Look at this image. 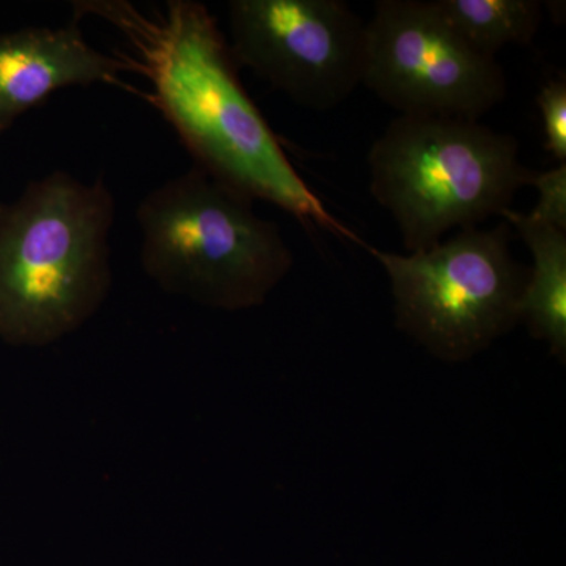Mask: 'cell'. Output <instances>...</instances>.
Segmentation results:
<instances>
[{
	"label": "cell",
	"mask_w": 566,
	"mask_h": 566,
	"mask_svg": "<svg viewBox=\"0 0 566 566\" xmlns=\"http://www.w3.org/2000/svg\"><path fill=\"white\" fill-rule=\"evenodd\" d=\"M115 197L54 170L0 203V338L43 348L76 333L112 289Z\"/></svg>",
	"instance_id": "2"
},
{
	"label": "cell",
	"mask_w": 566,
	"mask_h": 566,
	"mask_svg": "<svg viewBox=\"0 0 566 566\" xmlns=\"http://www.w3.org/2000/svg\"><path fill=\"white\" fill-rule=\"evenodd\" d=\"M125 71H136L133 59L93 48L77 20L0 33V136L52 93L93 84L122 87Z\"/></svg>",
	"instance_id": "8"
},
{
	"label": "cell",
	"mask_w": 566,
	"mask_h": 566,
	"mask_svg": "<svg viewBox=\"0 0 566 566\" xmlns=\"http://www.w3.org/2000/svg\"><path fill=\"white\" fill-rule=\"evenodd\" d=\"M542 112L546 151L558 164H566V81L549 80L536 96Z\"/></svg>",
	"instance_id": "11"
},
{
	"label": "cell",
	"mask_w": 566,
	"mask_h": 566,
	"mask_svg": "<svg viewBox=\"0 0 566 566\" xmlns=\"http://www.w3.org/2000/svg\"><path fill=\"white\" fill-rule=\"evenodd\" d=\"M363 85L398 115L480 120L504 102L497 59L469 46L434 0H379L365 22Z\"/></svg>",
	"instance_id": "6"
},
{
	"label": "cell",
	"mask_w": 566,
	"mask_h": 566,
	"mask_svg": "<svg viewBox=\"0 0 566 566\" xmlns=\"http://www.w3.org/2000/svg\"><path fill=\"white\" fill-rule=\"evenodd\" d=\"M73 6L74 20L95 14L126 36L136 52V73L153 85L145 99L177 132L193 166L251 200L275 205L305 226L365 244L297 174L245 91L229 41L207 6L169 0L153 14L125 0Z\"/></svg>",
	"instance_id": "1"
},
{
	"label": "cell",
	"mask_w": 566,
	"mask_h": 566,
	"mask_svg": "<svg viewBox=\"0 0 566 566\" xmlns=\"http://www.w3.org/2000/svg\"><path fill=\"white\" fill-rule=\"evenodd\" d=\"M234 62L305 109L333 111L363 85L365 22L344 0H232Z\"/></svg>",
	"instance_id": "7"
},
{
	"label": "cell",
	"mask_w": 566,
	"mask_h": 566,
	"mask_svg": "<svg viewBox=\"0 0 566 566\" xmlns=\"http://www.w3.org/2000/svg\"><path fill=\"white\" fill-rule=\"evenodd\" d=\"M531 251L534 268L527 273L520 301V322L549 345L562 363L566 357V232L536 222L513 208L502 212Z\"/></svg>",
	"instance_id": "9"
},
{
	"label": "cell",
	"mask_w": 566,
	"mask_h": 566,
	"mask_svg": "<svg viewBox=\"0 0 566 566\" xmlns=\"http://www.w3.org/2000/svg\"><path fill=\"white\" fill-rule=\"evenodd\" d=\"M528 186L538 192V202L528 218L566 232V164L545 172H534Z\"/></svg>",
	"instance_id": "12"
},
{
	"label": "cell",
	"mask_w": 566,
	"mask_h": 566,
	"mask_svg": "<svg viewBox=\"0 0 566 566\" xmlns=\"http://www.w3.org/2000/svg\"><path fill=\"white\" fill-rule=\"evenodd\" d=\"M136 221L144 273L212 311L259 307L293 268L281 227L197 166L151 189Z\"/></svg>",
	"instance_id": "3"
},
{
	"label": "cell",
	"mask_w": 566,
	"mask_h": 566,
	"mask_svg": "<svg viewBox=\"0 0 566 566\" xmlns=\"http://www.w3.org/2000/svg\"><path fill=\"white\" fill-rule=\"evenodd\" d=\"M510 240L502 221L406 255L364 248L389 275L397 326L439 359L461 363L520 322L527 273L513 259Z\"/></svg>",
	"instance_id": "5"
},
{
	"label": "cell",
	"mask_w": 566,
	"mask_h": 566,
	"mask_svg": "<svg viewBox=\"0 0 566 566\" xmlns=\"http://www.w3.org/2000/svg\"><path fill=\"white\" fill-rule=\"evenodd\" d=\"M436 7L480 54L495 59L506 46H526L542 24L536 0H434Z\"/></svg>",
	"instance_id": "10"
},
{
	"label": "cell",
	"mask_w": 566,
	"mask_h": 566,
	"mask_svg": "<svg viewBox=\"0 0 566 566\" xmlns=\"http://www.w3.org/2000/svg\"><path fill=\"white\" fill-rule=\"evenodd\" d=\"M367 161L371 196L409 252L501 218L534 175L515 137L468 118L398 115Z\"/></svg>",
	"instance_id": "4"
}]
</instances>
